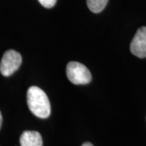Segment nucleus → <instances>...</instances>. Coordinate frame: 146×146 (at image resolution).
Masks as SVG:
<instances>
[{"mask_svg": "<svg viewBox=\"0 0 146 146\" xmlns=\"http://www.w3.org/2000/svg\"><path fill=\"white\" fill-rule=\"evenodd\" d=\"M21 146H42L41 134L36 131H25L20 138Z\"/></svg>", "mask_w": 146, "mask_h": 146, "instance_id": "39448f33", "label": "nucleus"}, {"mask_svg": "<svg viewBox=\"0 0 146 146\" xmlns=\"http://www.w3.org/2000/svg\"><path fill=\"white\" fill-rule=\"evenodd\" d=\"M2 122H3V117H2V114L0 112V128H1V126H2Z\"/></svg>", "mask_w": 146, "mask_h": 146, "instance_id": "1a4fd4ad", "label": "nucleus"}, {"mask_svg": "<svg viewBox=\"0 0 146 146\" xmlns=\"http://www.w3.org/2000/svg\"><path fill=\"white\" fill-rule=\"evenodd\" d=\"M22 57L14 50H7L0 63V72L3 76H10L21 67Z\"/></svg>", "mask_w": 146, "mask_h": 146, "instance_id": "7ed1b4c3", "label": "nucleus"}, {"mask_svg": "<svg viewBox=\"0 0 146 146\" xmlns=\"http://www.w3.org/2000/svg\"><path fill=\"white\" fill-rule=\"evenodd\" d=\"M27 102L29 108L33 115L46 119L50 115V103L46 94L36 86H32L27 92Z\"/></svg>", "mask_w": 146, "mask_h": 146, "instance_id": "f257e3e1", "label": "nucleus"}, {"mask_svg": "<svg viewBox=\"0 0 146 146\" xmlns=\"http://www.w3.org/2000/svg\"><path fill=\"white\" fill-rule=\"evenodd\" d=\"M38 1L43 7H45L46 8L53 7L57 2V0H38Z\"/></svg>", "mask_w": 146, "mask_h": 146, "instance_id": "0eeeda50", "label": "nucleus"}, {"mask_svg": "<svg viewBox=\"0 0 146 146\" xmlns=\"http://www.w3.org/2000/svg\"><path fill=\"white\" fill-rule=\"evenodd\" d=\"M130 50L133 55L140 58H146V27L142 26L137 29L131 42Z\"/></svg>", "mask_w": 146, "mask_h": 146, "instance_id": "20e7f679", "label": "nucleus"}, {"mask_svg": "<svg viewBox=\"0 0 146 146\" xmlns=\"http://www.w3.org/2000/svg\"><path fill=\"white\" fill-rule=\"evenodd\" d=\"M66 73L68 80L74 84H87L92 80V75L89 69L78 62H69Z\"/></svg>", "mask_w": 146, "mask_h": 146, "instance_id": "f03ea898", "label": "nucleus"}, {"mask_svg": "<svg viewBox=\"0 0 146 146\" xmlns=\"http://www.w3.org/2000/svg\"><path fill=\"white\" fill-rule=\"evenodd\" d=\"M109 0H87L89 10L94 13H99L106 7Z\"/></svg>", "mask_w": 146, "mask_h": 146, "instance_id": "423d86ee", "label": "nucleus"}, {"mask_svg": "<svg viewBox=\"0 0 146 146\" xmlns=\"http://www.w3.org/2000/svg\"><path fill=\"white\" fill-rule=\"evenodd\" d=\"M81 146H94L91 143H89V142H85V143H84L83 145Z\"/></svg>", "mask_w": 146, "mask_h": 146, "instance_id": "6e6552de", "label": "nucleus"}]
</instances>
